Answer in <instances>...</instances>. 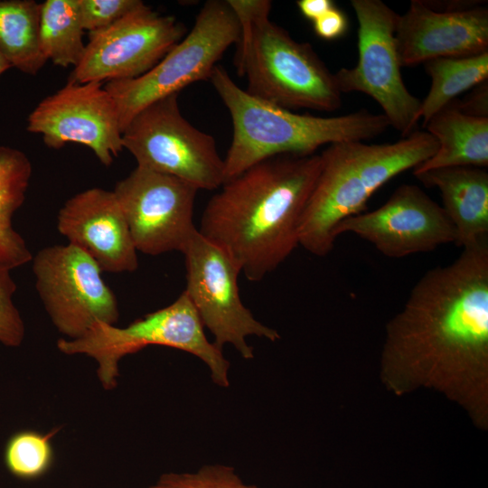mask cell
Instances as JSON below:
<instances>
[{
  "label": "cell",
  "instance_id": "obj_32",
  "mask_svg": "<svg viewBox=\"0 0 488 488\" xmlns=\"http://www.w3.org/2000/svg\"><path fill=\"white\" fill-rule=\"evenodd\" d=\"M12 68L11 64L0 53V75Z\"/></svg>",
  "mask_w": 488,
  "mask_h": 488
},
{
  "label": "cell",
  "instance_id": "obj_18",
  "mask_svg": "<svg viewBox=\"0 0 488 488\" xmlns=\"http://www.w3.org/2000/svg\"><path fill=\"white\" fill-rule=\"evenodd\" d=\"M427 187L438 189L442 208L463 249L488 242V172L479 167H444L413 172Z\"/></svg>",
  "mask_w": 488,
  "mask_h": 488
},
{
  "label": "cell",
  "instance_id": "obj_8",
  "mask_svg": "<svg viewBox=\"0 0 488 488\" xmlns=\"http://www.w3.org/2000/svg\"><path fill=\"white\" fill-rule=\"evenodd\" d=\"M179 94L140 110L122 132V145L137 166L174 176L198 190H216L224 183V161L214 137L182 114Z\"/></svg>",
  "mask_w": 488,
  "mask_h": 488
},
{
  "label": "cell",
  "instance_id": "obj_25",
  "mask_svg": "<svg viewBox=\"0 0 488 488\" xmlns=\"http://www.w3.org/2000/svg\"><path fill=\"white\" fill-rule=\"evenodd\" d=\"M144 488H262L246 483L236 470L222 464L205 465L188 472H169Z\"/></svg>",
  "mask_w": 488,
  "mask_h": 488
},
{
  "label": "cell",
  "instance_id": "obj_4",
  "mask_svg": "<svg viewBox=\"0 0 488 488\" xmlns=\"http://www.w3.org/2000/svg\"><path fill=\"white\" fill-rule=\"evenodd\" d=\"M437 148L427 131H414L393 143L345 141L327 145L320 154V172L300 221L299 245L314 256L328 255L341 221L364 212L378 189L416 168Z\"/></svg>",
  "mask_w": 488,
  "mask_h": 488
},
{
  "label": "cell",
  "instance_id": "obj_16",
  "mask_svg": "<svg viewBox=\"0 0 488 488\" xmlns=\"http://www.w3.org/2000/svg\"><path fill=\"white\" fill-rule=\"evenodd\" d=\"M395 39L401 67L437 58H464L488 52V9L447 13L412 0L399 14Z\"/></svg>",
  "mask_w": 488,
  "mask_h": 488
},
{
  "label": "cell",
  "instance_id": "obj_9",
  "mask_svg": "<svg viewBox=\"0 0 488 488\" xmlns=\"http://www.w3.org/2000/svg\"><path fill=\"white\" fill-rule=\"evenodd\" d=\"M358 21V61L334 73L341 93L361 92L375 100L389 127L403 137L414 132L421 100L406 87L397 51L398 14L380 0H352Z\"/></svg>",
  "mask_w": 488,
  "mask_h": 488
},
{
  "label": "cell",
  "instance_id": "obj_24",
  "mask_svg": "<svg viewBox=\"0 0 488 488\" xmlns=\"http://www.w3.org/2000/svg\"><path fill=\"white\" fill-rule=\"evenodd\" d=\"M59 429L55 427L48 433L22 430L12 435L4 451L9 473L22 480H34L46 474L54 461L52 438Z\"/></svg>",
  "mask_w": 488,
  "mask_h": 488
},
{
  "label": "cell",
  "instance_id": "obj_5",
  "mask_svg": "<svg viewBox=\"0 0 488 488\" xmlns=\"http://www.w3.org/2000/svg\"><path fill=\"white\" fill-rule=\"evenodd\" d=\"M240 27L234 63L249 95L289 110L342 107L334 73L308 42L269 19L268 0H228Z\"/></svg>",
  "mask_w": 488,
  "mask_h": 488
},
{
  "label": "cell",
  "instance_id": "obj_30",
  "mask_svg": "<svg viewBox=\"0 0 488 488\" xmlns=\"http://www.w3.org/2000/svg\"><path fill=\"white\" fill-rule=\"evenodd\" d=\"M430 9L437 12H462L483 5L484 1L479 0H423Z\"/></svg>",
  "mask_w": 488,
  "mask_h": 488
},
{
  "label": "cell",
  "instance_id": "obj_21",
  "mask_svg": "<svg viewBox=\"0 0 488 488\" xmlns=\"http://www.w3.org/2000/svg\"><path fill=\"white\" fill-rule=\"evenodd\" d=\"M41 4L0 0V53L20 71L34 76L46 63L39 46Z\"/></svg>",
  "mask_w": 488,
  "mask_h": 488
},
{
  "label": "cell",
  "instance_id": "obj_29",
  "mask_svg": "<svg viewBox=\"0 0 488 488\" xmlns=\"http://www.w3.org/2000/svg\"><path fill=\"white\" fill-rule=\"evenodd\" d=\"M347 26L345 14L335 7L314 22L316 35L324 40H333L342 36L345 33Z\"/></svg>",
  "mask_w": 488,
  "mask_h": 488
},
{
  "label": "cell",
  "instance_id": "obj_23",
  "mask_svg": "<svg viewBox=\"0 0 488 488\" xmlns=\"http://www.w3.org/2000/svg\"><path fill=\"white\" fill-rule=\"evenodd\" d=\"M78 0H46L41 4L39 46L46 61L67 68L81 61L86 44Z\"/></svg>",
  "mask_w": 488,
  "mask_h": 488
},
{
  "label": "cell",
  "instance_id": "obj_11",
  "mask_svg": "<svg viewBox=\"0 0 488 488\" xmlns=\"http://www.w3.org/2000/svg\"><path fill=\"white\" fill-rule=\"evenodd\" d=\"M32 260L36 290L65 339L81 337L96 322L117 323V297L97 263L84 251L69 243L49 246Z\"/></svg>",
  "mask_w": 488,
  "mask_h": 488
},
{
  "label": "cell",
  "instance_id": "obj_3",
  "mask_svg": "<svg viewBox=\"0 0 488 488\" xmlns=\"http://www.w3.org/2000/svg\"><path fill=\"white\" fill-rule=\"evenodd\" d=\"M209 80L233 126L223 158L224 183L263 160L283 155H310L324 145L372 139L389 127L383 114L366 109L336 117L293 112L249 95L221 65Z\"/></svg>",
  "mask_w": 488,
  "mask_h": 488
},
{
  "label": "cell",
  "instance_id": "obj_28",
  "mask_svg": "<svg viewBox=\"0 0 488 488\" xmlns=\"http://www.w3.org/2000/svg\"><path fill=\"white\" fill-rule=\"evenodd\" d=\"M449 105L467 116L488 118L487 80L473 88L464 99H455Z\"/></svg>",
  "mask_w": 488,
  "mask_h": 488
},
{
  "label": "cell",
  "instance_id": "obj_7",
  "mask_svg": "<svg viewBox=\"0 0 488 488\" xmlns=\"http://www.w3.org/2000/svg\"><path fill=\"white\" fill-rule=\"evenodd\" d=\"M239 34V23L228 1L209 0L192 30L150 70L135 79L106 82L121 132L149 104L210 79L217 61L238 42Z\"/></svg>",
  "mask_w": 488,
  "mask_h": 488
},
{
  "label": "cell",
  "instance_id": "obj_2",
  "mask_svg": "<svg viewBox=\"0 0 488 488\" xmlns=\"http://www.w3.org/2000/svg\"><path fill=\"white\" fill-rule=\"evenodd\" d=\"M320 168V154L283 155L254 164L211 197L198 231L249 281L262 280L299 246L300 221Z\"/></svg>",
  "mask_w": 488,
  "mask_h": 488
},
{
  "label": "cell",
  "instance_id": "obj_15",
  "mask_svg": "<svg viewBox=\"0 0 488 488\" xmlns=\"http://www.w3.org/2000/svg\"><path fill=\"white\" fill-rule=\"evenodd\" d=\"M353 233L386 257L400 258L455 243V230L444 209L420 187L401 184L378 209L341 221L337 238Z\"/></svg>",
  "mask_w": 488,
  "mask_h": 488
},
{
  "label": "cell",
  "instance_id": "obj_12",
  "mask_svg": "<svg viewBox=\"0 0 488 488\" xmlns=\"http://www.w3.org/2000/svg\"><path fill=\"white\" fill-rule=\"evenodd\" d=\"M185 26L144 4L112 25L89 33L80 62L68 81L108 82L137 78L155 66L184 36Z\"/></svg>",
  "mask_w": 488,
  "mask_h": 488
},
{
  "label": "cell",
  "instance_id": "obj_13",
  "mask_svg": "<svg viewBox=\"0 0 488 488\" xmlns=\"http://www.w3.org/2000/svg\"><path fill=\"white\" fill-rule=\"evenodd\" d=\"M198 189L174 176L137 166L113 191L137 251L182 252L198 231L193 221Z\"/></svg>",
  "mask_w": 488,
  "mask_h": 488
},
{
  "label": "cell",
  "instance_id": "obj_10",
  "mask_svg": "<svg viewBox=\"0 0 488 488\" xmlns=\"http://www.w3.org/2000/svg\"><path fill=\"white\" fill-rule=\"evenodd\" d=\"M182 253L186 271L184 291L219 349L231 344L242 358L250 360L254 351L247 342L249 336L270 342L280 338L243 305L238 285L240 270L223 249L197 231Z\"/></svg>",
  "mask_w": 488,
  "mask_h": 488
},
{
  "label": "cell",
  "instance_id": "obj_1",
  "mask_svg": "<svg viewBox=\"0 0 488 488\" xmlns=\"http://www.w3.org/2000/svg\"><path fill=\"white\" fill-rule=\"evenodd\" d=\"M384 373L398 389L437 388L483 405L488 371V242L427 270L389 322ZM481 405V404H480Z\"/></svg>",
  "mask_w": 488,
  "mask_h": 488
},
{
  "label": "cell",
  "instance_id": "obj_14",
  "mask_svg": "<svg viewBox=\"0 0 488 488\" xmlns=\"http://www.w3.org/2000/svg\"><path fill=\"white\" fill-rule=\"evenodd\" d=\"M26 130L41 135L52 149L84 145L105 166L124 149L116 105L102 82L67 81L33 108Z\"/></svg>",
  "mask_w": 488,
  "mask_h": 488
},
{
  "label": "cell",
  "instance_id": "obj_17",
  "mask_svg": "<svg viewBox=\"0 0 488 488\" xmlns=\"http://www.w3.org/2000/svg\"><path fill=\"white\" fill-rule=\"evenodd\" d=\"M57 229L102 272H134L138 267L137 250L113 191L90 188L67 200Z\"/></svg>",
  "mask_w": 488,
  "mask_h": 488
},
{
  "label": "cell",
  "instance_id": "obj_6",
  "mask_svg": "<svg viewBox=\"0 0 488 488\" xmlns=\"http://www.w3.org/2000/svg\"><path fill=\"white\" fill-rule=\"evenodd\" d=\"M149 345L189 352L207 365L215 384L230 385V364L222 350L207 339L201 318L185 291L171 305L126 327L96 322L81 337L61 338L57 342V348L64 354H84L94 359L98 378L107 390L117 384L119 361Z\"/></svg>",
  "mask_w": 488,
  "mask_h": 488
},
{
  "label": "cell",
  "instance_id": "obj_19",
  "mask_svg": "<svg viewBox=\"0 0 488 488\" xmlns=\"http://www.w3.org/2000/svg\"><path fill=\"white\" fill-rule=\"evenodd\" d=\"M438 148L413 169L422 172L444 167L488 165V118L463 114L451 105L433 116L424 126Z\"/></svg>",
  "mask_w": 488,
  "mask_h": 488
},
{
  "label": "cell",
  "instance_id": "obj_26",
  "mask_svg": "<svg viewBox=\"0 0 488 488\" xmlns=\"http://www.w3.org/2000/svg\"><path fill=\"white\" fill-rule=\"evenodd\" d=\"M144 4L140 0H78L81 26L89 33L105 29Z\"/></svg>",
  "mask_w": 488,
  "mask_h": 488
},
{
  "label": "cell",
  "instance_id": "obj_31",
  "mask_svg": "<svg viewBox=\"0 0 488 488\" xmlns=\"http://www.w3.org/2000/svg\"><path fill=\"white\" fill-rule=\"evenodd\" d=\"M296 5L301 14L313 22L334 7L331 0H299Z\"/></svg>",
  "mask_w": 488,
  "mask_h": 488
},
{
  "label": "cell",
  "instance_id": "obj_22",
  "mask_svg": "<svg viewBox=\"0 0 488 488\" xmlns=\"http://www.w3.org/2000/svg\"><path fill=\"white\" fill-rule=\"evenodd\" d=\"M424 67L431 86L418 112L423 126L463 92L487 80L488 52L471 57L433 59Z\"/></svg>",
  "mask_w": 488,
  "mask_h": 488
},
{
  "label": "cell",
  "instance_id": "obj_20",
  "mask_svg": "<svg viewBox=\"0 0 488 488\" xmlns=\"http://www.w3.org/2000/svg\"><path fill=\"white\" fill-rule=\"evenodd\" d=\"M32 164L19 149L0 145V268L12 270L33 259L13 216L25 200Z\"/></svg>",
  "mask_w": 488,
  "mask_h": 488
},
{
  "label": "cell",
  "instance_id": "obj_27",
  "mask_svg": "<svg viewBox=\"0 0 488 488\" xmlns=\"http://www.w3.org/2000/svg\"><path fill=\"white\" fill-rule=\"evenodd\" d=\"M16 284L10 270L0 268V343L7 347H18L24 339L25 326L14 304Z\"/></svg>",
  "mask_w": 488,
  "mask_h": 488
}]
</instances>
